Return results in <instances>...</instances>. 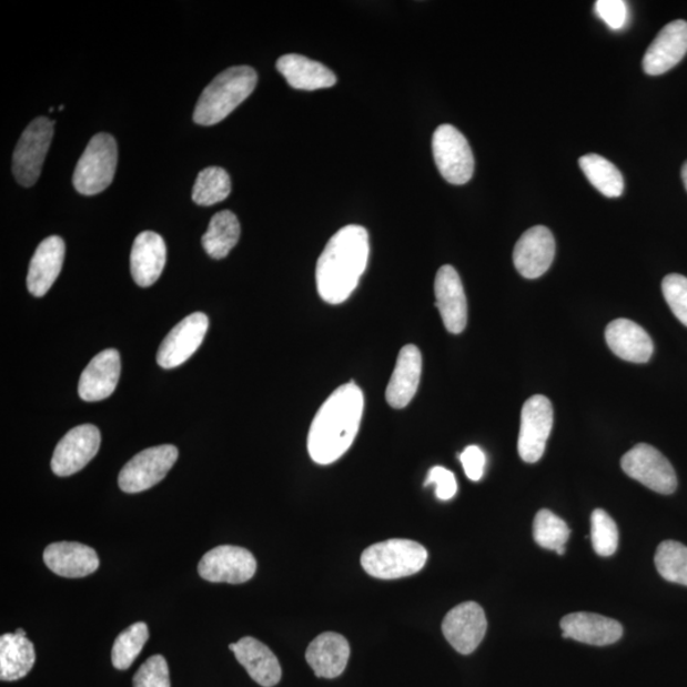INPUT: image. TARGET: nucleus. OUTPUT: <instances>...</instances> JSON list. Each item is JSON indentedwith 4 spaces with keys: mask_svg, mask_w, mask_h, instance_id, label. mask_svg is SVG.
<instances>
[{
    "mask_svg": "<svg viewBox=\"0 0 687 687\" xmlns=\"http://www.w3.org/2000/svg\"><path fill=\"white\" fill-rule=\"evenodd\" d=\"M486 628L483 607L473 602L452 608L442 623L443 636L461 655H472L481 646Z\"/></svg>",
    "mask_w": 687,
    "mask_h": 687,
    "instance_id": "nucleus-14",
    "label": "nucleus"
},
{
    "mask_svg": "<svg viewBox=\"0 0 687 687\" xmlns=\"http://www.w3.org/2000/svg\"><path fill=\"white\" fill-rule=\"evenodd\" d=\"M351 657V646L341 634L327 632L311 641L306 650L307 664L321 678L341 676Z\"/></svg>",
    "mask_w": 687,
    "mask_h": 687,
    "instance_id": "nucleus-26",
    "label": "nucleus"
},
{
    "mask_svg": "<svg viewBox=\"0 0 687 687\" xmlns=\"http://www.w3.org/2000/svg\"><path fill=\"white\" fill-rule=\"evenodd\" d=\"M560 628L563 638L589 646H610L623 637V626L619 622L597 614H569L563 617Z\"/></svg>",
    "mask_w": 687,
    "mask_h": 687,
    "instance_id": "nucleus-18",
    "label": "nucleus"
},
{
    "mask_svg": "<svg viewBox=\"0 0 687 687\" xmlns=\"http://www.w3.org/2000/svg\"><path fill=\"white\" fill-rule=\"evenodd\" d=\"M52 135L54 121L48 118L34 119L26 128L13 154V175L20 185L31 188L37 184Z\"/></svg>",
    "mask_w": 687,
    "mask_h": 687,
    "instance_id": "nucleus-7",
    "label": "nucleus"
},
{
    "mask_svg": "<svg viewBox=\"0 0 687 687\" xmlns=\"http://www.w3.org/2000/svg\"><path fill=\"white\" fill-rule=\"evenodd\" d=\"M208 327L209 319L203 312H195L182 320L164 337L156 353V362L164 370L176 368L184 364L202 345Z\"/></svg>",
    "mask_w": 687,
    "mask_h": 687,
    "instance_id": "nucleus-13",
    "label": "nucleus"
},
{
    "mask_svg": "<svg viewBox=\"0 0 687 687\" xmlns=\"http://www.w3.org/2000/svg\"><path fill=\"white\" fill-rule=\"evenodd\" d=\"M423 360L415 345H406L400 351L393 376L386 390L391 407L404 408L411 404L421 384Z\"/></svg>",
    "mask_w": 687,
    "mask_h": 687,
    "instance_id": "nucleus-24",
    "label": "nucleus"
},
{
    "mask_svg": "<svg viewBox=\"0 0 687 687\" xmlns=\"http://www.w3.org/2000/svg\"><path fill=\"white\" fill-rule=\"evenodd\" d=\"M554 257L555 240L552 231L544 225H536L522 234L513 251V263L526 280L544 275L549 271Z\"/></svg>",
    "mask_w": 687,
    "mask_h": 687,
    "instance_id": "nucleus-15",
    "label": "nucleus"
},
{
    "mask_svg": "<svg viewBox=\"0 0 687 687\" xmlns=\"http://www.w3.org/2000/svg\"><path fill=\"white\" fill-rule=\"evenodd\" d=\"M178 458L179 451L172 445L142 451L121 469L119 475L120 489L134 494L153 488L154 485L166 477Z\"/></svg>",
    "mask_w": 687,
    "mask_h": 687,
    "instance_id": "nucleus-8",
    "label": "nucleus"
},
{
    "mask_svg": "<svg viewBox=\"0 0 687 687\" xmlns=\"http://www.w3.org/2000/svg\"><path fill=\"white\" fill-rule=\"evenodd\" d=\"M117 166L115 138L107 133L94 135L77 163L73 185L82 195L100 194L111 185Z\"/></svg>",
    "mask_w": 687,
    "mask_h": 687,
    "instance_id": "nucleus-5",
    "label": "nucleus"
},
{
    "mask_svg": "<svg viewBox=\"0 0 687 687\" xmlns=\"http://www.w3.org/2000/svg\"><path fill=\"white\" fill-rule=\"evenodd\" d=\"M230 649L236 656L240 665L246 668L252 680L264 687H273L280 684L282 678L280 660L264 643L246 637L238 643H232Z\"/></svg>",
    "mask_w": 687,
    "mask_h": 687,
    "instance_id": "nucleus-25",
    "label": "nucleus"
},
{
    "mask_svg": "<svg viewBox=\"0 0 687 687\" xmlns=\"http://www.w3.org/2000/svg\"><path fill=\"white\" fill-rule=\"evenodd\" d=\"M433 155L443 179L464 185L474 175L475 161L467 139L455 127L445 124L433 134Z\"/></svg>",
    "mask_w": 687,
    "mask_h": 687,
    "instance_id": "nucleus-6",
    "label": "nucleus"
},
{
    "mask_svg": "<svg viewBox=\"0 0 687 687\" xmlns=\"http://www.w3.org/2000/svg\"><path fill=\"white\" fill-rule=\"evenodd\" d=\"M65 257V243L62 238L43 240L31 259L28 289L34 297H42L62 272Z\"/></svg>",
    "mask_w": 687,
    "mask_h": 687,
    "instance_id": "nucleus-22",
    "label": "nucleus"
},
{
    "mask_svg": "<svg viewBox=\"0 0 687 687\" xmlns=\"http://www.w3.org/2000/svg\"><path fill=\"white\" fill-rule=\"evenodd\" d=\"M255 556L240 546H216L198 565L200 577L213 584L241 585L255 576Z\"/></svg>",
    "mask_w": 687,
    "mask_h": 687,
    "instance_id": "nucleus-11",
    "label": "nucleus"
},
{
    "mask_svg": "<svg viewBox=\"0 0 687 687\" xmlns=\"http://www.w3.org/2000/svg\"><path fill=\"white\" fill-rule=\"evenodd\" d=\"M34 663L37 651L28 637L17 633L3 634L0 638V678L2 681H17L28 676Z\"/></svg>",
    "mask_w": 687,
    "mask_h": 687,
    "instance_id": "nucleus-28",
    "label": "nucleus"
},
{
    "mask_svg": "<svg viewBox=\"0 0 687 687\" xmlns=\"http://www.w3.org/2000/svg\"><path fill=\"white\" fill-rule=\"evenodd\" d=\"M134 687H171L170 669L163 656L156 655L145 660L138 669Z\"/></svg>",
    "mask_w": 687,
    "mask_h": 687,
    "instance_id": "nucleus-37",
    "label": "nucleus"
},
{
    "mask_svg": "<svg viewBox=\"0 0 687 687\" xmlns=\"http://www.w3.org/2000/svg\"><path fill=\"white\" fill-rule=\"evenodd\" d=\"M624 473L632 479L659 494H673L677 488V476L669 461L658 449L640 443L626 452L622 458Z\"/></svg>",
    "mask_w": 687,
    "mask_h": 687,
    "instance_id": "nucleus-9",
    "label": "nucleus"
},
{
    "mask_svg": "<svg viewBox=\"0 0 687 687\" xmlns=\"http://www.w3.org/2000/svg\"><path fill=\"white\" fill-rule=\"evenodd\" d=\"M664 297L674 315L687 326V277L669 274L663 282Z\"/></svg>",
    "mask_w": 687,
    "mask_h": 687,
    "instance_id": "nucleus-36",
    "label": "nucleus"
},
{
    "mask_svg": "<svg viewBox=\"0 0 687 687\" xmlns=\"http://www.w3.org/2000/svg\"><path fill=\"white\" fill-rule=\"evenodd\" d=\"M121 363L115 350L103 351L95 355L83 371L78 385V393L84 402L95 403L108 398L118 386Z\"/></svg>",
    "mask_w": 687,
    "mask_h": 687,
    "instance_id": "nucleus-19",
    "label": "nucleus"
},
{
    "mask_svg": "<svg viewBox=\"0 0 687 687\" xmlns=\"http://www.w3.org/2000/svg\"><path fill=\"white\" fill-rule=\"evenodd\" d=\"M427 559L428 552L423 545L404 538H391L365 549L361 563L372 577L397 579L421 572Z\"/></svg>",
    "mask_w": 687,
    "mask_h": 687,
    "instance_id": "nucleus-4",
    "label": "nucleus"
},
{
    "mask_svg": "<svg viewBox=\"0 0 687 687\" xmlns=\"http://www.w3.org/2000/svg\"><path fill=\"white\" fill-rule=\"evenodd\" d=\"M436 306L451 334H461L467 325V301L463 282L451 265L442 266L434 282Z\"/></svg>",
    "mask_w": 687,
    "mask_h": 687,
    "instance_id": "nucleus-16",
    "label": "nucleus"
},
{
    "mask_svg": "<svg viewBox=\"0 0 687 687\" xmlns=\"http://www.w3.org/2000/svg\"><path fill=\"white\" fill-rule=\"evenodd\" d=\"M424 485H436V495L441 501L454 498L458 489L455 474L442 466H434L431 468Z\"/></svg>",
    "mask_w": 687,
    "mask_h": 687,
    "instance_id": "nucleus-39",
    "label": "nucleus"
},
{
    "mask_svg": "<svg viewBox=\"0 0 687 687\" xmlns=\"http://www.w3.org/2000/svg\"><path fill=\"white\" fill-rule=\"evenodd\" d=\"M257 84L255 69L247 65L232 67L216 75L200 94L194 111V121L202 127L221 123L239 108Z\"/></svg>",
    "mask_w": 687,
    "mask_h": 687,
    "instance_id": "nucleus-3",
    "label": "nucleus"
},
{
    "mask_svg": "<svg viewBox=\"0 0 687 687\" xmlns=\"http://www.w3.org/2000/svg\"><path fill=\"white\" fill-rule=\"evenodd\" d=\"M655 563L663 578L687 587V547L685 545L673 540L664 542L658 546Z\"/></svg>",
    "mask_w": 687,
    "mask_h": 687,
    "instance_id": "nucleus-33",
    "label": "nucleus"
},
{
    "mask_svg": "<svg viewBox=\"0 0 687 687\" xmlns=\"http://www.w3.org/2000/svg\"><path fill=\"white\" fill-rule=\"evenodd\" d=\"M579 168L599 193L606 198H619L624 191V179L614 163L598 154L580 156Z\"/></svg>",
    "mask_w": 687,
    "mask_h": 687,
    "instance_id": "nucleus-30",
    "label": "nucleus"
},
{
    "mask_svg": "<svg viewBox=\"0 0 687 687\" xmlns=\"http://www.w3.org/2000/svg\"><path fill=\"white\" fill-rule=\"evenodd\" d=\"M229 172L222 168H206L199 175L193 189L194 203L202 206L223 202L231 194Z\"/></svg>",
    "mask_w": 687,
    "mask_h": 687,
    "instance_id": "nucleus-31",
    "label": "nucleus"
},
{
    "mask_svg": "<svg viewBox=\"0 0 687 687\" xmlns=\"http://www.w3.org/2000/svg\"><path fill=\"white\" fill-rule=\"evenodd\" d=\"M150 638V632L145 623H135L129 626L114 643L111 651L112 665L120 671H125L130 666L134 664V660L145 646V643Z\"/></svg>",
    "mask_w": 687,
    "mask_h": 687,
    "instance_id": "nucleus-32",
    "label": "nucleus"
},
{
    "mask_svg": "<svg viewBox=\"0 0 687 687\" xmlns=\"http://www.w3.org/2000/svg\"><path fill=\"white\" fill-rule=\"evenodd\" d=\"M370 236L362 225H346L327 242L316 266L320 297L341 304L351 297L367 267Z\"/></svg>",
    "mask_w": 687,
    "mask_h": 687,
    "instance_id": "nucleus-2",
    "label": "nucleus"
},
{
    "mask_svg": "<svg viewBox=\"0 0 687 687\" xmlns=\"http://www.w3.org/2000/svg\"><path fill=\"white\" fill-rule=\"evenodd\" d=\"M364 412L362 390L351 382L339 387L313 417L307 448L319 465H330L346 454L360 432Z\"/></svg>",
    "mask_w": 687,
    "mask_h": 687,
    "instance_id": "nucleus-1",
    "label": "nucleus"
},
{
    "mask_svg": "<svg viewBox=\"0 0 687 687\" xmlns=\"http://www.w3.org/2000/svg\"><path fill=\"white\" fill-rule=\"evenodd\" d=\"M241 236V225L236 214L230 211L216 213L202 239L206 254L215 260L228 256L238 245Z\"/></svg>",
    "mask_w": 687,
    "mask_h": 687,
    "instance_id": "nucleus-29",
    "label": "nucleus"
},
{
    "mask_svg": "<svg viewBox=\"0 0 687 687\" xmlns=\"http://www.w3.org/2000/svg\"><path fill=\"white\" fill-rule=\"evenodd\" d=\"M687 52V22L677 20L665 26L650 43L643 69L648 75L665 74L681 62Z\"/></svg>",
    "mask_w": 687,
    "mask_h": 687,
    "instance_id": "nucleus-17",
    "label": "nucleus"
},
{
    "mask_svg": "<svg viewBox=\"0 0 687 687\" xmlns=\"http://www.w3.org/2000/svg\"><path fill=\"white\" fill-rule=\"evenodd\" d=\"M605 337L615 355L626 362L647 363L655 351L646 330L630 320H614L607 325Z\"/></svg>",
    "mask_w": 687,
    "mask_h": 687,
    "instance_id": "nucleus-23",
    "label": "nucleus"
},
{
    "mask_svg": "<svg viewBox=\"0 0 687 687\" xmlns=\"http://www.w3.org/2000/svg\"><path fill=\"white\" fill-rule=\"evenodd\" d=\"M100 445V431L92 424H83L69 431L52 455V473L65 477L81 472L98 455Z\"/></svg>",
    "mask_w": 687,
    "mask_h": 687,
    "instance_id": "nucleus-12",
    "label": "nucleus"
},
{
    "mask_svg": "<svg viewBox=\"0 0 687 687\" xmlns=\"http://www.w3.org/2000/svg\"><path fill=\"white\" fill-rule=\"evenodd\" d=\"M47 567L64 578H83L100 567L98 553L80 543H55L43 552Z\"/></svg>",
    "mask_w": 687,
    "mask_h": 687,
    "instance_id": "nucleus-20",
    "label": "nucleus"
},
{
    "mask_svg": "<svg viewBox=\"0 0 687 687\" xmlns=\"http://www.w3.org/2000/svg\"><path fill=\"white\" fill-rule=\"evenodd\" d=\"M590 540L599 556H613L619 546V529L604 509H596L590 516Z\"/></svg>",
    "mask_w": 687,
    "mask_h": 687,
    "instance_id": "nucleus-35",
    "label": "nucleus"
},
{
    "mask_svg": "<svg viewBox=\"0 0 687 687\" xmlns=\"http://www.w3.org/2000/svg\"><path fill=\"white\" fill-rule=\"evenodd\" d=\"M166 259V243L159 233L145 231L139 234L130 255L134 282L143 289L154 284L160 280Z\"/></svg>",
    "mask_w": 687,
    "mask_h": 687,
    "instance_id": "nucleus-21",
    "label": "nucleus"
},
{
    "mask_svg": "<svg viewBox=\"0 0 687 687\" xmlns=\"http://www.w3.org/2000/svg\"><path fill=\"white\" fill-rule=\"evenodd\" d=\"M595 10L599 19L613 30L623 29L628 21V7L623 0H598Z\"/></svg>",
    "mask_w": 687,
    "mask_h": 687,
    "instance_id": "nucleus-38",
    "label": "nucleus"
},
{
    "mask_svg": "<svg viewBox=\"0 0 687 687\" xmlns=\"http://www.w3.org/2000/svg\"><path fill=\"white\" fill-rule=\"evenodd\" d=\"M554 412L550 400L543 395L528 398L521 414L518 454L527 464H535L544 455L550 437Z\"/></svg>",
    "mask_w": 687,
    "mask_h": 687,
    "instance_id": "nucleus-10",
    "label": "nucleus"
},
{
    "mask_svg": "<svg viewBox=\"0 0 687 687\" xmlns=\"http://www.w3.org/2000/svg\"><path fill=\"white\" fill-rule=\"evenodd\" d=\"M681 176H683V181H684V185L687 190V161L685 162L683 170H681Z\"/></svg>",
    "mask_w": 687,
    "mask_h": 687,
    "instance_id": "nucleus-41",
    "label": "nucleus"
},
{
    "mask_svg": "<svg viewBox=\"0 0 687 687\" xmlns=\"http://www.w3.org/2000/svg\"><path fill=\"white\" fill-rule=\"evenodd\" d=\"M276 69L295 90L316 91L336 83V75L329 68L299 54L281 57Z\"/></svg>",
    "mask_w": 687,
    "mask_h": 687,
    "instance_id": "nucleus-27",
    "label": "nucleus"
},
{
    "mask_svg": "<svg viewBox=\"0 0 687 687\" xmlns=\"http://www.w3.org/2000/svg\"><path fill=\"white\" fill-rule=\"evenodd\" d=\"M570 528L549 509H542L534 521V538L547 550L558 552L568 543Z\"/></svg>",
    "mask_w": 687,
    "mask_h": 687,
    "instance_id": "nucleus-34",
    "label": "nucleus"
},
{
    "mask_svg": "<svg viewBox=\"0 0 687 687\" xmlns=\"http://www.w3.org/2000/svg\"><path fill=\"white\" fill-rule=\"evenodd\" d=\"M465 474L469 481L479 482L485 472L486 457L481 447L468 446L459 455Z\"/></svg>",
    "mask_w": 687,
    "mask_h": 687,
    "instance_id": "nucleus-40",
    "label": "nucleus"
}]
</instances>
